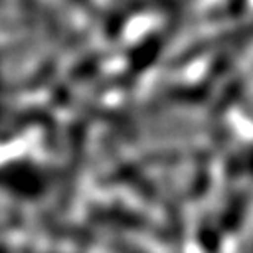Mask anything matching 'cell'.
<instances>
[{
  "label": "cell",
  "instance_id": "1",
  "mask_svg": "<svg viewBox=\"0 0 253 253\" xmlns=\"http://www.w3.org/2000/svg\"><path fill=\"white\" fill-rule=\"evenodd\" d=\"M89 217L99 225H110L136 234L153 235L158 240H169L168 232L160 230V227L151 219L122 206H92L89 209Z\"/></svg>",
  "mask_w": 253,
  "mask_h": 253
},
{
  "label": "cell",
  "instance_id": "2",
  "mask_svg": "<svg viewBox=\"0 0 253 253\" xmlns=\"http://www.w3.org/2000/svg\"><path fill=\"white\" fill-rule=\"evenodd\" d=\"M0 188H7L12 194L23 199H37L43 194L44 181L37 171L28 168L0 169Z\"/></svg>",
  "mask_w": 253,
  "mask_h": 253
},
{
  "label": "cell",
  "instance_id": "3",
  "mask_svg": "<svg viewBox=\"0 0 253 253\" xmlns=\"http://www.w3.org/2000/svg\"><path fill=\"white\" fill-rule=\"evenodd\" d=\"M109 250H110V253H146L141 249H138V247L130 245V244H126L125 240H119V239L110 240Z\"/></svg>",
  "mask_w": 253,
  "mask_h": 253
}]
</instances>
